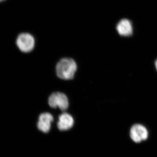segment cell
<instances>
[{
	"label": "cell",
	"instance_id": "1",
	"mask_svg": "<svg viewBox=\"0 0 157 157\" xmlns=\"http://www.w3.org/2000/svg\"><path fill=\"white\" fill-rule=\"evenodd\" d=\"M77 70V65L73 59H62L57 64V75L59 78L64 80H70L74 77Z\"/></svg>",
	"mask_w": 157,
	"mask_h": 157
},
{
	"label": "cell",
	"instance_id": "2",
	"mask_svg": "<svg viewBox=\"0 0 157 157\" xmlns=\"http://www.w3.org/2000/svg\"><path fill=\"white\" fill-rule=\"evenodd\" d=\"M17 48L25 53L30 52L35 46V39L32 34L22 33L18 35L16 40Z\"/></svg>",
	"mask_w": 157,
	"mask_h": 157
},
{
	"label": "cell",
	"instance_id": "3",
	"mask_svg": "<svg viewBox=\"0 0 157 157\" xmlns=\"http://www.w3.org/2000/svg\"><path fill=\"white\" fill-rule=\"evenodd\" d=\"M48 104L52 108L59 107L61 110L64 111L69 107V101L67 97L63 93H54L49 97Z\"/></svg>",
	"mask_w": 157,
	"mask_h": 157
},
{
	"label": "cell",
	"instance_id": "4",
	"mask_svg": "<svg viewBox=\"0 0 157 157\" xmlns=\"http://www.w3.org/2000/svg\"><path fill=\"white\" fill-rule=\"evenodd\" d=\"M130 136L132 140L135 143H140L146 140L148 138V130L143 125L135 124L130 129Z\"/></svg>",
	"mask_w": 157,
	"mask_h": 157
},
{
	"label": "cell",
	"instance_id": "5",
	"mask_svg": "<svg viewBox=\"0 0 157 157\" xmlns=\"http://www.w3.org/2000/svg\"><path fill=\"white\" fill-rule=\"evenodd\" d=\"M52 115L48 113H44L40 114L37 123L38 129L43 133H47L50 131L51 124L53 121Z\"/></svg>",
	"mask_w": 157,
	"mask_h": 157
},
{
	"label": "cell",
	"instance_id": "6",
	"mask_svg": "<svg viewBox=\"0 0 157 157\" xmlns=\"http://www.w3.org/2000/svg\"><path fill=\"white\" fill-rule=\"evenodd\" d=\"M74 122L72 116L67 113H64L59 116L58 128L61 131H67L73 127Z\"/></svg>",
	"mask_w": 157,
	"mask_h": 157
},
{
	"label": "cell",
	"instance_id": "7",
	"mask_svg": "<svg viewBox=\"0 0 157 157\" xmlns=\"http://www.w3.org/2000/svg\"><path fill=\"white\" fill-rule=\"evenodd\" d=\"M118 33L122 36H129L133 33V27L132 24L129 20H121L116 27Z\"/></svg>",
	"mask_w": 157,
	"mask_h": 157
},
{
	"label": "cell",
	"instance_id": "8",
	"mask_svg": "<svg viewBox=\"0 0 157 157\" xmlns=\"http://www.w3.org/2000/svg\"><path fill=\"white\" fill-rule=\"evenodd\" d=\"M155 68L157 71V59L155 62Z\"/></svg>",
	"mask_w": 157,
	"mask_h": 157
},
{
	"label": "cell",
	"instance_id": "9",
	"mask_svg": "<svg viewBox=\"0 0 157 157\" xmlns=\"http://www.w3.org/2000/svg\"><path fill=\"white\" fill-rule=\"evenodd\" d=\"M6 1V0H0V2H4V1Z\"/></svg>",
	"mask_w": 157,
	"mask_h": 157
}]
</instances>
